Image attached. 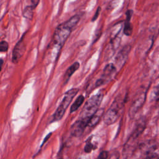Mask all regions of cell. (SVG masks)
<instances>
[{"mask_svg": "<svg viewBox=\"0 0 159 159\" xmlns=\"http://www.w3.org/2000/svg\"><path fill=\"white\" fill-rule=\"evenodd\" d=\"M78 91H79V89L78 88H73L69 89L65 93L64 97L61 103L60 104L59 106L57 107L56 111L55 112L53 116L52 122L58 121L63 117L66 109L68 108V106L72 101L73 99L78 93Z\"/></svg>", "mask_w": 159, "mask_h": 159, "instance_id": "277c9868", "label": "cell"}, {"mask_svg": "<svg viewBox=\"0 0 159 159\" xmlns=\"http://www.w3.org/2000/svg\"><path fill=\"white\" fill-rule=\"evenodd\" d=\"M101 7H98V9H96V12L94 13V16H93V17H92V19H91V21L92 22H93V21H95L97 19H98V16H99V14H100V12H101Z\"/></svg>", "mask_w": 159, "mask_h": 159, "instance_id": "d6986e66", "label": "cell"}, {"mask_svg": "<svg viewBox=\"0 0 159 159\" xmlns=\"http://www.w3.org/2000/svg\"><path fill=\"white\" fill-rule=\"evenodd\" d=\"M124 107V101L120 98H116L109 108L103 116L104 122L106 125H111L116 122L120 117Z\"/></svg>", "mask_w": 159, "mask_h": 159, "instance_id": "3957f363", "label": "cell"}, {"mask_svg": "<svg viewBox=\"0 0 159 159\" xmlns=\"http://www.w3.org/2000/svg\"><path fill=\"white\" fill-rule=\"evenodd\" d=\"M96 147H95L91 142V139H89V140L86 142V143L85 145V147L84 148V150L86 153H89L93 150H95Z\"/></svg>", "mask_w": 159, "mask_h": 159, "instance_id": "2e32d148", "label": "cell"}, {"mask_svg": "<svg viewBox=\"0 0 159 159\" xmlns=\"http://www.w3.org/2000/svg\"><path fill=\"white\" fill-rule=\"evenodd\" d=\"M9 48V43L5 41L2 40L0 43V52H6Z\"/></svg>", "mask_w": 159, "mask_h": 159, "instance_id": "e0dca14e", "label": "cell"}, {"mask_svg": "<svg viewBox=\"0 0 159 159\" xmlns=\"http://www.w3.org/2000/svg\"><path fill=\"white\" fill-rule=\"evenodd\" d=\"M34 9L30 5L26 6L23 11V17L27 19L31 20L34 15Z\"/></svg>", "mask_w": 159, "mask_h": 159, "instance_id": "9a60e30c", "label": "cell"}, {"mask_svg": "<svg viewBox=\"0 0 159 159\" xmlns=\"http://www.w3.org/2000/svg\"><path fill=\"white\" fill-rule=\"evenodd\" d=\"M80 65L79 62L75 61L68 68L63 76V82L65 84H66L69 81V80L70 79L71 76L74 74V73L78 70V68H80Z\"/></svg>", "mask_w": 159, "mask_h": 159, "instance_id": "4fadbf2b", "label": "cell"}, {"mask_svg": "<svg viewBox=\"0 0 159 159\" xmlns=\"http://www.w3.org/2000/svg\"><path fill=\"white\" fill-rule=\"evenodd\" d=\"M119 158V153L118 152H115V153H113L111 157H110V158L109 159H118Z\"/></svg>", "mask_w": 159, "mask_h": 159, "instance_id": "7402d4cb", "label": "cell"}, {"mask_svg": "<svg viewBox=\"0 0 159 159\" xmlns=\"http://www.w3.org/2000/svg\"><path fill=\"white\" fill-rule=\"evenodd\" d=\"M109 157V153L107 151H102L99 155L98 156L96 159H107Z\"/></svg>", "mask_w": 159, "mask_h": 159, "instance_id": "ac0fdd59", "label": "cell"}, {"mask_svg": "<svg viewBox=\"0 0 159 159\" xmlns=\"http://www.w3.org/2000/svg\"><path fill=\"white\" fill-rule=\"evenodd\" d=\"M146 90L141 89L135 95L129 111V116L133 118L138 111L142 107L146 98Z\"/></svg>", "mask_w": 159, "mask_h": 159, "instance_id": "8992f818", "label": "cell"}, {"mask_svg": "<svg viewBox=\"0 0 159 159\" xmlns=\"http://www.w3.org/2000/svg\"><path fill=\"white\" fill-rule=\"evenodd\" d=\"M145 123L143 119H142L140 121H139V122L136 125L135 129L134 130L133 132L132 133L130 137H129L125 145H128L130 142H132L134 140H135L143 132V130L145 129Z\"/></svg>", "mask_w": 159, "mask_h": 159, "instance_id": "30bf717a", "label": "cell"}, {"mask_svg": "<svg viewBox=\"0 0 159 159\" xmlns=\"http://www.w3.org/2000/svg\"><path fill=\"white\" fill-rule=\"evenodd\" d=\"M24 39V37L22 36L13 48L12 53V61L13 63H17L25 52V45Z\"/></svg>", "mask_w": 159, "mask_h": 159, "instance_id": "52a82bcc", "label": "cell"}, {"mask_svg": "<svg viewBox=\"0 0 159 159\" xmlns=\"http://www.w3.org/2000/svg\"><path fill=\"white\" fill-rule=\"evenodd\" d=\"M103 97V93L99 92L89 98L85 102L84 106L81 110L79 119H84L89 122L90 118L99 109Z\"/></svg>", "mask_w": 159, "mask_h": 159, "instance_id": "7a4b0ae2", "label": "cell"}, {"mask_svg": "<svg viewBox=\"0 0 159 159\" xmlns=\"http://www.w3.org/2000/svg\"><path fill=\"white\" fill-rule=\"evenodd\" d=\"M117 72V67L113 63H107L101 75V76L96 80L95 83V87H99L107 83H108L115 75Z\"/></svg>", "mask_w": 159, "mask_h": 159, "instance_id": "5b68a950", "label": "cell"}, {"mask_svg": "<svg viewBox=\"0 0 159 159\" xmlns=\"http://www.w3.org/2000/svg\"><path fill=\"white\" fill-rule=\"evenodd\" d=\"M154 97L155 98H159V84L157 86L155 89H154Z\"/></svg>", "mask_w": 159, "mask_h": 159, "instance_id": "ffe728a7", "label": "cell"}, {"mask_svg": "<svg viewBox=\"0 0 159 159\" xmlns=\"http://www.w3.org/2000/svg\"><path fill=\"white\" fill-rule=\"evenodd\" d=\"M84 101V97L83 95H80L79 96H78L70 107V113L77 111L78 108L81 106V105L83 103Z\"/></svg>", "mask_w": 159, "mask_h": 159, "instance_id": "5bb4252c", "label": "cell"}, {"mask_svg": "<svg viewBox=\"0 0 159 159\" xmlns=\"http://www.w3.org/2000/svg\"><path fill=\"white\" fill-rule=\"evenodd\" d=\"M130 48L131 47L130 45H125L120 50V52L116 55L115 58V63L118 67L122 68L125 64L130 53Z\"/></svg>", "mask_w": 159, "mask_h": 159, "instance_id": "9c48e42d", "label": "cell"}, {"mask_svg": "<svg viewBox=\"0 0 159 159\" xmlns=\"http://www.w3.org/2000/svg\"><path fill=\"white\" fill-rule=\"evenodd\" d=\"M88 123V121L79 119L71 125L70 129L71 134L76 137L81 136L83 134L84 129L86 128Z\"/></svg>", "mask_w": 159, "mask_h": 159, "instance_id": "ba28073f", "label": "cell"}, {"mask_svg": "<svg viewBox=\"0 0 159 159\" xmlns=\"http://www.w3.org/2000/svg\"><path fill=\"white\" fill-rule=\"evenodd\" d=\"M132 15H133V11L132 9H129L125 12L126 18L124 22L123 32L127 36H130L132 34L133 27L130 23V20Z\"/></svg>", "mask_w": 159, "mask_h": 159, "instance_id": "8fae6325", "label": "cell"}, {"mask_svg": "<svg viewBox=\"0 0 159 159\" xmlns=\"http://www.w3.org/2000/svg\"><path fill=\"white\" fill-rule=\"evenodd\" d=\"M58 159H63V158H58Z\"/></svg>", "mask_w": 159, "mask_h": 159, "instance_id": "603a6c76", "label": "cell"}, {"mask_svg": "<svg viewBox=\"0 0 159 159\" xmlns=\"http://www.w3.org/2000/svg\"><path fill=\"white\" fill-rule=\"evenodd\" d=\"M104 109H102V108L99 109L98 110V111L90 118L86 127H88L90 129L93 128L100 121L101 117L104 116Z\"/></svg>", "mask_w": 159, "mask_h": 159, "instance_id": "7c38bea8", "label": "cell"}, {"mask_svg": "<svg viewBox=\"0 0 159 159\" xmlns=\"http://www.w3.org/2000/svg\"><path fill=\"white\" fill-rule=\"evenodd\" d=\"M80 19L81 15L80 14H76L70 17L68 20L60 24L55 29L53 37V42L55 47L60 49L63 47Z\"/></svg>", "mask_w": 159, "mask_h": 159, "instance_id": "6da1fadb", "label": "cell"}, {"mask_svg": "<svg viewBox=\"0 0 159 159\" xmlns=\"http://www.w3.org/2000/svg\"><path fill=\"white\" fill-rule=\"evenodd\" d=\"M39 2H40V0H31L30 6L35 9L36 8V7L38 6Z\"/></svg>", "mask_w": 159, "mask_h": 159, "instance_id": "44dd1931", "label": "cell"}]
</instances>
